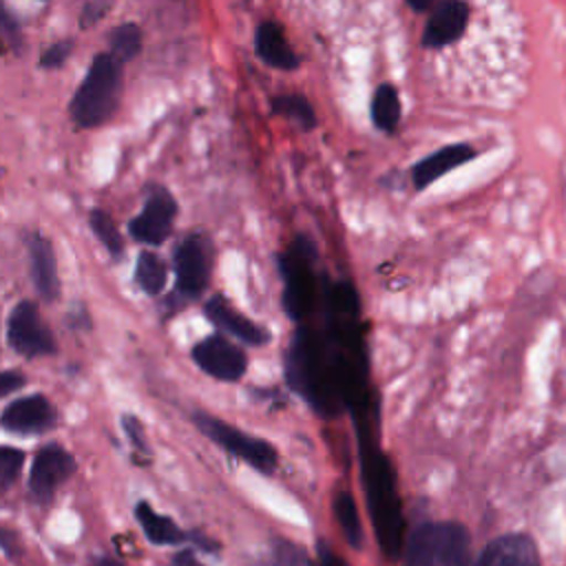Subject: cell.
<instances>
[{"label":"cell","instance_id":"e575fe53","mask_svg":"<svg viewBox=\"0 0 566 566\" xmlns=\"http://www.w3.org/2000/svg\"><path fill=\"white\" fill-rule=\"evenodd\" d=\"M172 566H201V562L190 551H179L172 557Z\"/></svg>","mask_w":566,"mask_h":566},{"label":"cell","instance_id":"44dd1931","mask_svg":"<svg viewBox=\"0 0 566 566\" xmlns=\"http://www.w3.org/2000/svg\"><path fill=\"white\" fill-rule=\"evenodd\" d=\"M272 113L279 117H287L292 119L296 126H301L303 130H312L316 126V113L314 106L310 104V99L301 93H283L272 97L270 102Z\"/></svg>","mask_w":566,"mask_h":566},{"label":"cell","instance_id":"9a60e30c","mask_svg":"<svg viewBox=\"0 0 566 566\" xmlns=\"http://www.w3.org/2000/svg\"><path fill=\"white\" fill-rule=\"evenodd\" d=\"M475 566H539V553L528 535H502L486 544Z\"/></svg>","mask_w":566,"mask_h":566},{"label":"cell","instance_id":"603a6c76","mask_svg":"<svg viewBox=\"0 0 566 566\" xmlns=\"http://www.w3.org/2000/svg\"><path fill=\"white\" fill-rule=\"evenodd\" d=\"M334 513H336V520H338V524L343 528V535L349 542V546L360 548V544H363V526H360L356 502H354V497L347 491H340L334 497Z\"/></svg>","mask_w":566,"mask_h":566},{"label":"cell","instance_id":"484cf974","mask_svg":"<svg viewBox=\"0 0 566 566\" xmlns=\"http://www.w3.org/2000/svg\"><path fill=\"white\" fill-rule=\"evenodd\" d=\"M272 555H274V566H314L310 555L298 544L283 537L274 539Z\"/></svg>","mask_w":566,"mask_h":566},{"label":"cell","instance_id":"d590c367","mask_svg":"<svg viewBox=\"0 0 566 566\" xmlns=\"http://www.w3.org/2000/svg\"><path fill=\"white\" fill-rule=\"evenodd\" d=\"M409 4V9H413L416 13H424V11H431L433 9V2L436 0H405Z\"/></svg>","mask_w":566,"mask_h":566},{"label":"cell","instance_id":"ba28073f","mask_svg":"<svg viewBox=\"0 0 566 566\" xmlns=\"http://www.w3.org/2000/svg\"><path fill=\"white\" fill-rule=\"evenodd\" d=\"M210 279V248L201 234H190L175 250V285L186 298H197Z\"/></svg>","mask_w":566,"mask_h":566},{"label":"cell","instance_id":"5bb4252c","mask_svg":"<svg viewBox=\"0 0 566 566\" xmlns=\"http://www.w3.org/2000/svg\"><path fill=\"white\" fill-rule=\"evenodd\" d=\"M478 155V150L469 144H449L442 146L438 150H433L431 155L422 157L420 161H416L411 166V181L416 186V190H424L429 188L436 179H440L442 175L451 172L453 168L471 161Z\"/></svg>","mask_w":566,"mask_h":566},{"label":"cell","instance_id":"4316f807","mask_svg":"<svg viewBox=\"0 0 566 566\" xmlns=\"http://www.w3.org/2000/svg\"><path fill=\"white\" fill-rule=\"evenodd\" d=\"M24 464V453L13 447H0V489H7L15 482Z\"/></svg>","mask_w":566,"mask_h":566},{"label":"cell","instance_id":"6da1fadb","mask_svg":"<svg viewBox=\"0 0 566 566\" xmlns=\"http://www.w3.org/2000/svg\"><path fill=\"white\" fill-rule=\"evenodd\" d=\"M287 380L325 416H336L345 407L340 354L327 334L296 329L287 352Z\"/></svg>","mask_w":566,"mask_h":566},{"label":"cell","instance_id":"52a82bcc","mask_svg":"<svg viewBox=\"0 0 566 566\" xmlns=\"http://www.w3.org/2000/svg\"><path fill=\"white\" fill-rule=\"evenodd\" d=\"M9 345L27 358L35 356H49L55 352V340L49 327L42 323L40 312L35 303L20 301L11 314H9V327H7Z\"/></svg>","mask_w":566,"mask_h":566},{"label":"cell","instance_id":"d6a6232c","mask_svg":"<svg viewBox=\"0 0 566 566\" xmlns=\"http://www.w3.org/2000/svg\"><path fill=\"white\" fill-rule=\"evenodd\" d=\"M24 385V376L18 371H2L0 374V398L20 389Z\"/></svg>","mask_w":566,"mask_h":566},{"label":"cell","instance_id":"4dcf8cb0","mask_svg":"<svg viewBox=\"0 0 566 566\" xmlns=\"http://www.w3.org/2000/svg\"><path fill=\"white\" fill-rule=\"evenodd\" d=\"M0 546L4 551L7 557L11 559H18L22 555V544H20V537L15 531L11 528H0Z\"/></svg>","mask_w":566,"mask_h":566},{"label":"cell","instance_id":"d6986e66","mask_svg":"<svg viewBox=\"0 0 566 566\" xmlns=\"http://www.w3.org/2000/svg\"><path fill=\"white\" fill-rule=\"evenodd\" d=\"M135 515L137 522L144 528V535L159 546H172V544H181L186 539L184 531L166 515H159L148 502H139L135 506Z\"/></svg>","mask_w":566,"mask_h":566},{"label":"cell","instance_id":"8d00e7d4","mask_svg":"<svg viewBox=\"0 0 566 566\" xmlns=\"http://www.w3.org/2000/svg\"><path fill=\"white\" fill-rule=\"evenodd\" d=\"M91 566H124V564H119L117 559H111V557H97V559H93Z\"/></svg>","mask_w":566,"mask_h":566},{"label":"cell","instance_id":"8992f818","mask_svg":"<svg viewBox=\"0 0 566 566\" xmlns=\"http://www.w3.org/2000/svg\"><path fill=\"white\" fill-rule=\"evenodd\" d=\"M195 422L219 447H223L232 455L245 460L250 467H254L263 473H272L276 469V449L272 444H268L265 440L252 438V436L230 427L228 422L217 420V418L206 416V413H197Z\"/></svg>","mask_w":566,"mask_h":566},{"label":"cell","instance_id":"83f0119b","mask_svg":"<svg viewBox=\"0 0 566 566\" xmlns=\"http://www.w3.org/2000/svg\"><path fill=\"white\" fill-rule=\"evenodd\" d=\"M73 51V40H60V42H53L49 49L42 51L40 55V66L42 69H60L69 55Z\"/></svg>","mask_w":566,"mask_h":566},{"label":"cell","instance_id":"836d02e7","mask_svg":"<svg viewBox=\"0 0 566 566\" xmlns=\"http://www.w3.org/2000/svg\"><path fill=\"white\" fill-rule=\"evenodd\" d=\"M318 566H347V562L338 557L325 542H318Z\"/></svg>","mask_w":566,"mask_h":566},{"label":"cell","instance_id":"5b68a950","mask_svg":"<svg viewBox=\"0 0 566 566\" xmlns=\"http://www.w3.org/2000/svg\"><path fill=\"white\" fill-rule=\"evenodd\" d=\"M316 250L305 237H296L285 254H281L279 265L285 281L283 305L290 318L303 321L316 301V281L312 272Z\"/></svg>","mask_w":566,"mask_h":566},{"label":"cell","instance_id":"4fadbf2b","mask_svg":"<svg viewBox=\"0 0 566 566\" xmlns=\"http://www.w3.org/2000/svg\"><path fill=\"white\" fill-rule=\"evenodd\" d=\"M0 424L13 433H42L55 424V409L44 396L33 394L4 407Z\"/></svg>","mask_w":566,"mask_h":566},{"label":"cell","instance_id":"f1b7e54d","mask_svg":"<svg viewBox=\"0 0 566 566\" xmlns=\"http://www.w3.org/2000/svg\"><path fill=\"white\" fill-rule=\"evenodd\" d=\"M108 7H111L108 0H91V2H86L84 9H82V15H80V24L82 27L95 24L97 20H102L108 13Z\"/></svg>","mask_w":566,"mask_h":566},{"label":"cell","instance_id":"2e32d148","mask_svg":"<svg viewBox=\"0 0 566 566\" xmlns=\"http://www.w3.org/2000/svg\"><path fill=\"white\" fill-rule=\"evenodd\" d=\"M29 259H31V276L33 283L44 301H53L60 292V279H57V261L55 250L51 241L44 234H29L27 239Z\"/></svg>","mask_w":566,"mask_h":566},{"label":"cell","instance_id":"277c9868","mask_svg":"<svg viewBox=\"0 0 566 566\" xmlns=\"http://www.w3.org/2000/svg\"><path fill=\"white\" fill-rule=\"evenodd\" d=\"M471 539L458 522L420 524L407 539L405 566H469Z\"/></svg>","mask_w":566,"mask_h":566},{"label":"cell","instance_id":"30bf717a","mask_svg":"<svg viewBox=\"0 0 566 566\" xmlns=\"http://www.w3.org/2000/svg\"><path fill=\"white\" fill-rule=\"evenodd\" d=\"M192 358L206 374L228 382L239 380L248 367V358L243 349H239L234 343H230L221 334L199 340L192 349Z\"/></svg>","mask_w":566,"mask_h":566},{"label":"cell","instance_id":"8fae6325","mask_svg":"<svg viewBox=\"0 0 566 566\" xmlns=\"http://www.w3.org/2000/svg\"><path fill=\"white\" fill-rule=\"evenodd\" d=\"M471 9L464 0H440L424 22L420 44L424 49H442L460 40L467 31Z\"/></svg>","mask_w":566,"mask_h":566},{"label":"cell","instance_id":"ffe728a7","mask_svg":"<svg viewBox=\"0 0 566 566\" xmlns=\"http://www.w3.org/2000/svg\"><path fill=\"white\" fill-rule=\"evenodd\" d=\"M369 113H371V122L378 130L382 133H394L400 124V97H398V91L394 84L385 82V84H378L374 95H371V106H369Z\"/></svg>","mask_w":566,"mask_h":566},{"label":"cell","instance_id":"7c38bea8","mask_svg":"<svg viewBox=\"0 0 566 566\" xmlns=\"http://www.w3.org/2000/svg\"><path fill=\"white\" fill-rule=\"evenodd\" d=\"M73 471H75L73 455L57 444H49L40 449L33 458V464L29 471V491L38 500H49L55 493V489L69 480Z\"/></svg>","mask_w":566,"mask_h":566},{"label":"cell","instance_id":"ac0fdd59","mask_svg":"<svg viewBox=\"0 0 566 566\" xmlns=\"http://www.w3.org/2000/svg\"><path fill=\"white\" fill-rule=\"evenodd\" d=\"M254 51L268 66H274L281 71H292L298 66L296 53L287 44L281 24H276L274 20H263L256 27Z\"/></svg>","mask_w":566,"mask_h":566},{"label":"cell","instance_id":"9c48e42d","mask_svg":"<svg viewBox=\"0 0 566 566\" xmlns=\"http://www.w3.org/2000/svg\"><path fill=\"white\" fill-rule=\"evenodd\" d=\"M175 217H177L175 197L164 188H155L146 199L144 210L128 223V230L133 239L139 243L159 245L170 234Z\"/></svg>","mask_w":566,"mask_h":566},{"label":"cell","instance_id":"7a4b0ae2","mask_svg":"<svg viewBox=\"0 0 566 566\" xmlns=\"http://www.w3.org/2000/svg\"><path fill=\"white\" fill-rule=\"evenodd\" d=\"M358 438H360L363 484H365L376 537L389 557H398L405 544V520H402L400 500L396 491L394 469L387 455L376 447L369 420L358 422Z\"/></svg>","mask_w":566,"mask_h":566},{"label":"cell","instance_id":"d4e9b609","mask_svg":"<svg viewBox=\"0 0 566 566\" xmlns=\"http://www.w3.org/2000/svg\"><path fill=\"white\" fill-rule=\"evenodd\" d=\"M142 51V31L137 24L133 22H124L119 24L113 33H111V53L124 64L128 60H133L137 53Z\"/></svg>","mask_w":566,"mask_h":566},{"label":"cell","instance_id":"3957f363","mask_svg":"<svg viewBox=\"0 0 566 566\" xmlns=\"http://www.w3.org/2000/svg\"><path fill=\"white\" fill-rule=\"evenodd\" d=\"M122 62L108 51L93 57L82 84L71 99V117L80 128L104 124L119 104Z\"/></svg>","mask_w":566,"mask_h":566},{"label":"cell","instance_id":"e0dca14e","mask_svg":"<svg viewBox=\"0 0 566 566\" xmlns=\"http://www.w3.org/2000/svg\"><path fill=\"white\" fill-rule=\"evenodd\" d=\"M206 316L221 327L223 332L237 336L239 340L248 343V345H263L270 340L268 329H263L261 325L252 323L248 316L239 314L223 296H212L206 303Z\"/></svg>","mask_w":566,"mask_h":566},{"label":"cell","instance_id":"f546056e","mask_svg":"<svg viewBox=\"0 0 566 566\" xmlns=\"http://www.w3.org/2000/svg\"><path fill=\"white\" fill-rule=\"evenodd\" d=\"M124 431L128 433V438L133 440V444H135L139 451L148 453L146 438H144V427L139 424V420H137L135 416H124Z\"/></svg>","mask_w":566,"mask_h":566},{"label":"cell","instance_id":"cb8c5ba5","mask_svg":"<svg viewBox=\"0 0 566 566\" xmlns=\"http://www.w3.org/2000/svg\"><path fill=\"white\" fill-rule=\"evenodd\" d=\"M88 226L93 230V234L97 237V241L106 248V252L113 256V259H119L122 252H124V239L113 221V217L99 208L91 210V217H88Z\"/></svg>","mask_w":566,"mask_h":566},{"label":"cell","instance_id":"7402d4cb","mask_svg":"<svg viewBox=\"0 0 566 566\" xmlns=\"http://www.w3.org/2000/svg\"><path fill=\"white\" fill-rule=\"evenodd\" d=\"M135 281L146 294H159L168 281V268L164 259L150 250H144L135 263Z\"/></svg>","mask_w":566,"mask_h":566},{"label":"cell","instance_id":"1f68e13d","mask_svg":"<svg viewBox=\"0 0 566 566\" xmlns=\"http://www.w3.org/2000/svg\"><path fill=\"white\" fill-rule=\"evenodd\" d=\"M0 31H4V35H7L13 44H18V40H20L18 24H15V20L11 18V13L4 9L2 0H0Z\"/></svg>","mask_w":566,"mask_h":566}]
</instances>
